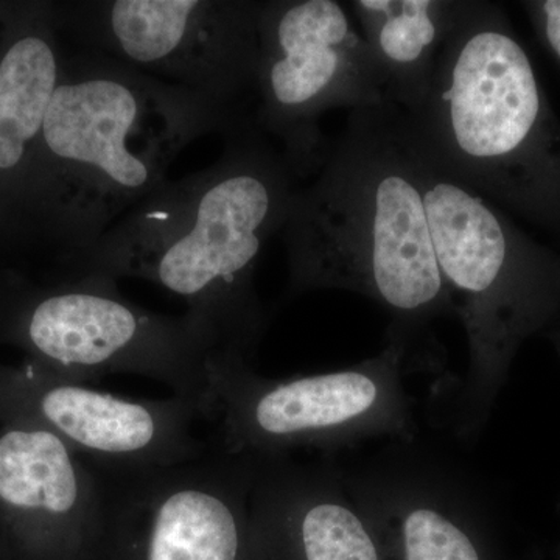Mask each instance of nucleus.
I'll use <instances>...</instances> for the list:
<instances>
[{"mask_svg": "<svg viewBox=\"0 0 560 560\" xmlns=\"http://www.w3.org/2000/svg\"><path fill=\"white\" fill-rule=\"evenodd\" d=\"M280 235L289 296L345 290L370 298L388 312L386 341L405 349L411 370H438L433 326L455 307L401 109L350 110L312 183L294 190Z\"/></svg>", "mask_w": 560, "mask_h": 560, "instance_id": "nucleus-1", "label": "nucleus"}, {"mask_svg": "<svg viewBox=\"0 0 560 560\" xmlns=\"http://www.w3.org/2000/svg\"><path fill=\"white\" fill-rule=\"evenodd\" d=\"M296 180L257 127L231 132L212 165L165 180L92 248L49 272L156 283L186 302L221 355L250 363L270 320L257 264L282 231Z\"/></svg>", "mask_w": 560, "mask_h": 560, "instance_id": "nucleus-2", "label": "nucleus"}, {"mask_svg": "<svg viewBox=\"0 0 560 560\" xmlns=\"http://www.w3.org/2000/svg\"><path fill=\"white\" fill-rule=\"evenodd\" d=\"M254 125L101 51L65 47L40 136L32 254L61 267L160 189L194 140Z\"/></svg>", "mask_w": 560, "mask_h": 560, "instance_id": "nucleus-3", "label": "nucleus"}, {"mask_svg": "<svg viewBox=\"0 0 560 560\" xmlns=\"http://www.w3.org/2000/svg\"><path fill=\"white\" fill-rule=\"evenodd\" d=\"M410 140L434 253L469 348L466 374L447 383L433 408L442 425L471 440L506 385L523 340L539 330L560 338V268L522 245L480 194L442 172Z\"/></svg>", "mask_w": 560, "mask_h": 560, "instance_id": "nucleus-4", "label": "nucleus"}, {"mask_svg": "<svg viewBox=\"0 0 560 560\" xmlns=\"http://www.w3.org/2000/svg\"><path fill=\"white\" fill-rule=\"evenodd\" d=\"M544 110L528 55L499 7L459 0L425 102L401 113L415 145L453 179L539 205L559 161Z\"/></svg>", "mask_w": 560, "mask_h": 560, "instance_id": "nucleus-5", "label": "nucleus"}, {"mask_svg": "<svg viewBox=\"0 0 560 560\" xmlns=\"http://www.w3.org/2000/svg\"><path fill=\"white\" fill-rule=\"evenodd\" d=\"M0 346L24 361L73 381L138 374L164 383L201 419L215 420L209 364L219 353L190 318L160 315L121 296L101 275L0 271Z\"/></svg>", "mask_w": 560, "mask_h": 560, "instance_id": "nucleus-6", "label": "nucleus"}, {"mask_svg": "<svg viewBox=\"0 0 560 560\" xmlns=\"http://www.w3.org/2000/svg\"><path fill=\"white\" fill-rule=\"evenodd\" d=\"M404 348L352 366L287 378L261 377L246 361L215 353L209 378L219 423L215 451L235 456L335 452L370 440L415 441V405Z\"/></svg>", "mask_w": 560, "mask_h": 560, "instance_id": "nucleus-7", "label": "nucleus"}, {"mask_svg": "<svg viewBox=\"0 0 560 560\" xmlns=\"http://www.w3.org/2000/svg\"><path fill=\"white\" fill-rule=\"evenodd\" d=\"M61 38L254 121L259 84L257 0L54 2Z\"/></svg>", "mask_w": 560, "mask_h": 560, "instance_id": "nucleus-8", "label": "nucleus"}, {"mask_svg": "<svg viewBox=\"0 0 560 560\" xmlns=\"http://www.w3.org/2000/svg\"><path fill=\"white\" fill-rule=\"evenodd\" d=\"M254 124L278 147L294 178L315 175L330 140L331 109L388 103L363 36L338 0H265Z\"/></svg>", "mask_w": 560, "mask_h": 560, "instance_id": "nucleus-9", "label": "nucleus"}, {"mask_svg": "<svg viewBox=\"0 0 560 560\" xmlns=\"http://www.w3.org/2000/svg\"><path fill=\"white\" fill-rule=\"evenodd\" d=\"M189 401L130 399L35 364L0 361V423L49 431L101 466L167 467L201 458L212 445L191 427Z\"/></svg>", "mask_w": 560, "mask_h": 560, "instance_id": "nucleus-10", "label": "nucleus"}, {"mask_svg": "<svg viewBox=\"0 0 560 560\" xmlns=\"http://www.w3.org/2000/svg\"><path fill=\"white\" fill-rule=\"evenodd\" d=\"M102 503L92 460L49 431L0 423V560H79Z\"/></svg>", "mask_w": 560, "mask_h": 560, "instance_id": "nucleus-11", "label": "nucleus"}, {"mask_svg": "<svg viewBox=\"0 0 560 560\" xmlns=\"http://www.w3.org/2000/svg\"><path fill=\"white\" fill-rule=\"evenodd\" d=\"M62 54L54 2H10L0 24V271L32 254L36 164Z\"/></svg>", "mask_w": 560, "mask_h": 560, "instance_id": "nucleus-12", "label": "nucleus"}, {"mask_svg": "<svg viewBox=\"0 0 560 560\" xmlns=\"http://www.w3.org/2000/svg\"><path fill=\"white\" fill-rule=\"evenodd\" d=\"M345 474L397 560H488L481 539L493 508L469 475L408 451Z\"/></svg>", "mask_w": 560, "mask_h": 560, "instance_id": "nucleus-13", "label": "nucleus"}, {"mask_svg": "<svg viewBox=\"0 0 560 560\" xmlns=\"http://www.w3.org/2000/svg\"><path fill=\"white\" fill-rule=\"evenodd\" d=\"M250 544L268 560H385L377 526L345 470L253 456Z\"/></svg>", "mask_w": 560, "mask_h": 560, "instance_id": "nucleus-14", "label": "nucleus"}, {"mask_svg": "<svg viewBox=\"0 0 560 560\" xmlns=\"http://www.w3.org/2000/svg\"><path fill=\"white\" fill-rule=\"evenodd\" d=\"M459 0H353L349 10L390 105L415 113L425 102Z\"/></svg>", "mask_w": 560, "mask_h": 560, "instance_id": "nucleus-15", "label": "nucleus"}, {"mask_svg": "<svg viewBox=\"0 0 560 560\" xmlns=\"http://www.w3.org/2000/svg\"><path fill=\"white\" fill-rule=\"evenodd\" d=\"M536 9L545 39L560 58V0H545V2L536 3Z\"/></svg>", "mask_w": 560, "mask_h": 560, "instance_id": "nucleus-16", "label": "nucleus"}, {"mask_svg": "<svg viewBox=\"0 0 560 560\" xmlns=\"http://www.w3.org/2000/svg\"><path fill=\"white\" fill-rule=\"evenodd\" d=\"M10 2H0V24H2L3 18H5L7 11H9Z\"/></svg>", "mask_w": 560, "mask_h": 560, "instance_id": "nucleus-17", "label": "nucleus"}]
</instances>
